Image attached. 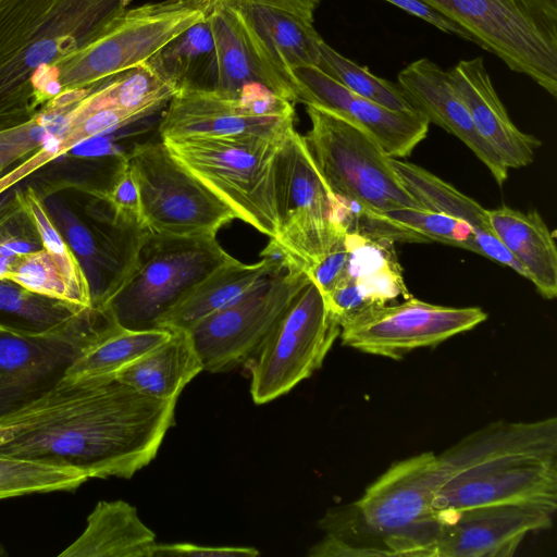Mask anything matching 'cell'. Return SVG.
<instances>
[{
	"label": "cell",
	"mask_w": 557,
	"mask_h": 557,
	"mask_svg": "<svg viewBox=\"0 0 557 557\" xmlns=\"http://www.w3.org/2000/svg\"><path fill=\"white\" fill-rule=\"evenodd\" d=\"M176 400L143 395L114 374L63 376L0 418V456L129 479L156 457Z\"/></svg>",
	"instance_id": "1"
},
{
	"label": "cell",
	"mask_w": 557,
	"mask_h": 557,
	"mask_svg": "<svg viewBox=\"0 0 557 557\" xmlns=\"http://www.w3.org/2000/svg\"><path fill=\"white\" fill-rule=\"evenodd\" d=\"M440 513L507 504L557 509V419L492 422L437 455Z\"/></svg>",
	"instance_id": "2"
},
{
	"label": "cell",
	"mask_w": 557,
	"mask_h": 557,
	"mask_svg": "<svg viewBox=\"0 0 557 557\" xmlns=\"http://www.w3.org/2000/svg\"><path fill=\"white\" fill-rule=\"evenodd\" d=\"M438 458L424 451L391 465L352 504L319 521L325 535L311 557H435L442 528L435 508Z\"/></svg>",
	"instance_id": "3"
},
{
	"label": "cell",
	"mask_w": 557,
	"mask_h": 557,
	"mask_svg": "<svg viewBox=\"0 0 557 557\" xmlns=\"http://www.w3.org/2000/svg\"><path fill=\"white\" fill-rule=\"evenodd\" d=\"M34 188L84 272L90 307L104 309L132 274L151 232L122 216L94 184L57 178Z\"/></svg>",
	"instance_id": "4"
},
{
	"label": "cell",
	"mask_w": 557,
	"mask_h": 557,
	"mask_svg": "<svg viewBox=\"0 0 557 557\" xmlns=\"http://www.w3.org/2000/svg\"><path fill=\"white\" fill-rule=\"evenodd\" d=\"M284 139L246 135L162 140L237 219L273 239L277 234L276 158Z\"/></svg>",
	"instance_id": "5"
},
{
	"label": "cell",
	"mask_w": 557,
	"mask_h": 557,
	"mask_svg": "<svg viewBox=\"0 0 557 557\" xmlns=\"http://www.w3.org/2000/svg\"><path fill=\"white\" fill-rule=\"evenodd\" d=\"M421 1L556 98L557 0Z\"/></svg>",
	"instance_id": "6"
},
{
	"label": "cell",
	"mask_w": 557,
	"mask_h": 557,
	"mask_svg": "<svg viewBox=\"0 0 557 557\" xmlns=\"http://www.w3.org/2000/svg\"><path fill=\"white\" fill-rule=\"evenodd\" d=\"M277 234L261 256H276L307 272L346 234L343 206L318 170L295 128L276 158Z\"/></svg>",
	"instance_id": "7"
},
{
	"label": "cell",
	"mask_w": 557,
	"mask_h": 557,
	"mask_svg": "<svg viewBox=\"0 0 557 557\" xmlns=\"http://www.w3.org/2000/svg\"><path fill=\"white\" fill-rule=\"evenodd\" d=\"M311 128L305 144L333 195L349 208L383 214L424 208L404 186L377 141L354 123L306 106Z\"/></svg>",
	"instance_id": "8"
},
{
	"label": "cell",
	"mask_w": 557,
	"mask_h": 557,
	"mask_svg": "<svg viewBox=\"0 0 557 557\" xmlns=\"http://www.w3.org/2000/svg\"><path fill=\"white\" fill-rule=\"evenodd\" d=\"M233 259L215 236L150 233L132 274L104 308L123 329H158L205 277Z\"/></svg>",
	"instance_id": "9"
},
{
	"label": "cell",
	"mask_w": 557,
	"mask_h": 557,
	"mask_svg": "<svg viewBox=\"0 0 557 557\" xmlns=\"http://www.w3.org/2000/svg\"><path fill=\"white\" fill-rule=\"evenodd\" d=\"M214 0H160L126 8L79 50L54 63L62 90L86 89L146 63L182 32L205 20Z\"/></svg>",
	"instance_id": "10"
},
{
	"label": "cell",
	"mask_w": 557,
	"mask_h": 557,
	"mask_svg": "<svg viewBox=\"0 0 557 557\" xmlns=\"http://www.w3.org/2000/svg\"><path fill=\"white\" fill-rule=\"evenodd\" d=\"M341 325L319 287L309 280L246 363L250 394L258 405L287 394L321 368Z\"/></svg>",
	"instance_id": "11"
},
{
	"label": "cell",
	"mask_w": 557,
	"mask_h": 557,
	"mask_svg": "<svg viewBox=\"0 0 557 557\" xmlns=\"http://www.w3.org/2000/svg\"><path fill=\"white\" fill-rule=\"evenodd\" d=\"M144 225L154 234L215 236L237 219L234 210L181 164L163 140L135 144L127 152Z\"/></svg>",
	"instance_id": "12"
},
{
	"label": "cell",
	"mask_w": 557,
	"mask_h": 557,
	"mask_svg": "<svg viewBox=\"0 0 557 557\" xmlns=\"http://www.w3.org/2000/svg\"><path fill=\"white\" fill-rule=\"evenodd\" d=\"M133 0H59L15 52L0 65V126L30 119L37 108L30 78L44 64L79 50Z\"/></svg>",
	"instance_id": "13"
},
{
	"label": "cell",
	"mask_w": 557,
	"mask_h": 557,
	"mask_svg": "<svg viewBox=\"0 0 557 557\" xmlns=\"http://www.w3.org/2000/svg\"><path fill=\"white\" fill-rule=\"evenodd\" d=\"M309 276L286 263L188 330L203 370L225 372L251 359Z\"/></svg>",
	"instance_id": "14"
},
{
	"label": "cell",
	"mask_w": 557,
	"mask_h": 557,
	"mask_svg": "<svg viewBox=\"0 0 557 557\" xmlns=\"http://www.w3.org/2000/svg\"><path fill=\"white\" fill-rule=\"evenodd\" d=\"M117 326L106 308L90 307L58 332L0 327V418L57 384L84 350Z\"/></svg>",
	"instance_id": "15"
},
{
	"label": "cell",
	"mask_w": 557,
	"mask_h": 557,
	"mask_svg": "<svg viewBox=\"0 0 557 557\" xmlns=\"http://www.w3.org/2000/svg\"><path fill=\"white\" fill-rule=\"evenodd\" d=\"M294 117L293 102L252 83L244 87L239 98L177 92L166 106L158 133L162 139L246 135L283 139L294 129Z\"/></svg>",
	"instance_id": "16"
},
{
	"label": "cell",
	"mask_w": 557,
	"mask_h": 557,
	"mask_svg": "<svg viewBox=\"0 0 557 557\" xmlns=\"http://www.w3.org/2000/svg\"><path fill=\"white\" fill-rule=\"evenodd\" d=\"M487 319L479 307L434 305L410 296L396 305L371 308L341 325L343 345L394 360L436 346Z\"/></svg>",
	"instance_id": "17"
},
{
	"label": "cell",
	"mask_w": 557,
	"mask_h": 557,
	"mask_svg": "<svg viewBox=\"0 0 557 557\" xmlns=\"http://www.w3.org/2000/svg\"><path fill=\"white\" fill-rule=\"evenodd\" d=\"M298 102L314 106L354 123L395 159L409 156L428 135L430 122L418 111H396L366 99L317 66L294 71Z\"/></svg>",
	"instance_id": "18"
},
{
	"label": "cell",
	"mask_w": 557,
	"mask_h": 557,
	"mask_svg": "<svg viewBox=\"0 0 557 557\" xmlns=\"http://www.w3.org/2000/svg\"><path fill=\"white\" fill-rule=\"evenodd\" d=\"M555 511L507 504L441 513L435 557H510L530 533L550 528Z\"/></svg>",
	"instance_id": "19"
},
{
	"label": "cell",
	"mask_w": 557,
	"mask_h": 557,
	"mask_svg": "<svg viewBox=\"0 0 557 557\" xmlns=\"http://www.w3.org/2000/svg\"><path fill=\"white\" fill-rule=\"evenodd\" d=\"M260 58L296 92L294 71L317 66L323 40L310 22L264 0H225Z\"/></svg>",
	"instance_id": "20"
},
{
	"label": "cell",
	"mask_w": 557,
	"mask_h": 557,
	"mask_svg": "<svg viewBox=\"0 0 557 557\" xmlns=\"http://www.w3.org/2000/svg\"><path fill=\"white\" fill-rule=\"evenodd\" d=\"M397 84L416 111L460 139L503 186L509 169L475 128L447 71L429 58H420L397 74Z\"/></svg>",
	"instance_id": "21"
},
{
	"label": "cell",
	"mask_w": 557,
	"mask_h": 557,
	"mask_svg": "<svg viewBox=\"0 0 557 557\" xmlns=\"http://www.w3.org/2000/svg\"><path fill=\"white\" fill-rule=\"evenodd\" d=\"M447 72L475 128L496 150L504 164L508 169L531 164L541 140L513 124L494 88L483 57L460 60Z\"/></svg>",
	"instance_id": "22"
},
{
	"label": "cell",
	"mask_w": 557,
	"mask_h": 557,
	"mask_svg": "<svg viewBox=\"0 0 557 557\" xmlns=\"http://www.w3.org/2000/svg\"><path fill=\"white\" fill-rule=\"evenodd\" d=\"M208 20L218 57V83L213 92L239 98L245 86L258 83L277 96L297 102L293 87L260 58L225 0H214Z\"/></svg>",
	"instance_id": "23"
},
{
	"label": "cell",
	"mask_w": 557,
	"mask_h": 557,
	"mask_svg": "<svg viewBox=\"0 0 557 557\" xmlns=\"http://www.w3.org/2000/svg\"><path fill=\"white\" fill-rule=\"evenodd\" d=\"M391 163L406 189L426 209L468 223L476 233L480 255L511 268L528 278L525 270L494 233L487 210L428 170L399 159Z\"/></svg>",
	"instance_id": "24"
},
{
	"label": "cell",
	"mask_w": 557,
	"mask_h": 557,
	"mask_svg": "<svg viewBox=\"0 0 557 557\" xmlns=\"http://www.w3.org/2000/svg\"><path fill=\"white\" fill-rule=\"evenodd\" d=\"M491 226L510 255L525 270L545 299L557 296V248L555 238L536 211L522 212L502 206L487 210Z\"/></svg>",
	"instance_id": "25"
},
{
	"label": "cell",
	"mask_w": 557,
	"mask_h": 557,
	"mask_svg": "<svg viewBox=\"0 0 557 557\" xmlns=\"http://www.w3.org/2000/svg\"><path fill=\"white\" fill-rule=\"evenodd\" d=\"M156 534L131 504L100 500L87 517L81 535L59 557H150Z\"/></svg>",
	"instance_id": "26"
},
{
	"label": "cell",
	"mask_w": 557,
	"mask_h": 557,
	"mask_svg": "<svg viewBox=\"0 0 557 557\" xmlns=\"http://www.w3.org/2000/svg\"><path fill=\"white\" fill-rule=\"evenodd\" d=\"M285 264L276 256H263L257 263L233 259L212 271L158 323V329L190 330L196 323L227 306L267 274Z\"/></svg>",
	"instance_id": "27"
},
{
	"label": "cell",
	"mask_w": 557,
	"mask_h": 557,
	"mask_svg": "<svg viewBox=\"0 0 557 557\" xmlns=\"http://www.w3.org/2000/svg\"><path fill=\"white\" fill-rule=\"evenodd\" d=\"M202 370L189 332L174 330L164 342L114 375L143 395L168 400L177 399L184 386Z\"/></svg>",
	"instance_id": "28"
},
{
	"label": "cell",
	"mask_w": 557,
	"mask_h": 557,
	"mask_svg": "<svg viewBox=\"0 0 557 557\" xmlns=\"http://www.w3.org/2000/svg\"><path fill=\"white\" fill-rule=\"evenodd\" d=\"M145 64L176 94L213 92L218 83V57L208 16L171 39Z\"/></svg>",
	"instance_id": "29"
},
{
	"label": "cell",
	"mask_w": 557,
	"mask_h": 557,
	"mask_svg": "<svg viewBox=\"0 0 557 557\" xmlns=\"http://www.w3.org/2000/svg\"><path fill=\"white\" fill-rule=\"evenodd\" d=\"M345 242L347 263L339 282L355 286L370 309L387 305L399 296L404 299L411 296L405 285L393 242L354 231H347Z\"/></svg>",
	"instance_id": "30"
},
{
	"label": "cell",
	"mask_w": 557,
	"mask_h": 557,
	"mask_svg": "<svg viewBox=\"0 0 557 557\" xmlns=\"http://www.w3.org/2000/svg\"><path fill=\"white\" fill-rule=\"evenodd\" d=\"M87 308L36 294L0 278V327L24 334H47L71 325Z\"/></svg>",
	"instance_id": "31"
},
{
	"label": "cell",
	"mask_w": 557,
	"mask_h": 557,
	"mask_svg": "<svg viewBox=\"0 0 557 557\" xmlns=\"http://www.w3.org/2000/svg\"><path fill=\"white\" fill-rule=\"evenodd\" d=\"M170 335L171 331L166 329L133 331L117 326L84 350L67 368L64 376L114 374Z\"/></svg>",
	"instance_id": "32"
},
{
	"label": "cell",
	"mask_w": 557,
	"mask_h": 557,
	"mask_svg": "<svg viewBox=\"0 0 557 557\" xmlns=\"http://www.w3.org/2000/svg\"><path fill=\"white\" fill-rule=\"evenodd\" d=\"M74 106L47 102L30 119L0 126V177L51 138L65 135L72 125Z\"/></svg>",
	"instance_id": "33"
},
{
	"label": "cell",
	"mask_w": 557,
	"mask_h": 557,
	"mask_svg": "<svg viewBox=\"0 0 557 557\" xmlns=\"http://www.w3.org/2000/svg\"><path fill=\"white\" fill-rule=\"evenodd\" d=\"M317 67L352 92L380 106L396 111H416L397 83L372 74L342 55L324 40L319 48Z\"/></svg>",
	"instance_id": "34"
},
{
	"label": "cell",
	"mask_w": 557,
	"mask_h": 557,
	"mask_svg": "<svg viewBox=\"0 0 557 557\" xmlns=\"http://www.w3.org/2000/svg\"><path fill=\"white\" fill-rule=\"evenodd\" d=\"M88 480L75 470L0 456V500L32 494L73 492Z\"/></svg>",
	"instance_id": "35"
},
{
	"label": "cell",
	"mask_w": 557,
	"mask_h": 557,
	"mask_svg": "<svg viewBox=\"0 0 557 557\" xmlns=\"http://www.w3.org/2000/svg\"><path fill=\"white\" fill-rule=\"evenodd\" d=\"M21 197L37 226L44 248L52 255L61 268L75 302L84 307H90L89 289L84 272L74 253L51 222L37 190L34 186L27 185L25 188H21Z\"/></svg>",
	"instance_id": "36"
},
{
	"label": "cell",
	"mask_w": 557,
	"mask_h": 557,
	"mask_svg": "<svg viewBox=\"0 0 557 557\" xmlns=\"http://www.w3.org/2000/svg\"><path fill=\"white\" fill-rule=\"evenodd\" d=\"M44 248L37 226L25 208L21 188L0 196V278L12 261L24 253Z\"/></svg>",
	"instance_id": "37"
},
{
	"label": "cell",
	"mask_w": 557,
	"mask_h": 557,
	"mask_svg": "<svg viewBox=\"0 0 557 557\" xmlns=\"http://www.w3.org/2000/svg\"><path fill=\"white\" fill-rule=\"evenodd\" d=\"M382 215L422 235L428 242L435 240L480 255L475 231L461 220L421 208H403Z\"/></svg>",
	"instance_id": "38"
},
{
	"label": "cell",
	"mask_w": 557,
	"mask_h": 557,
	"mask_svg": "<svg viewBox=\"0 0 557 557\" xmlns=\"http://www.w3.org/2000/svg\"><path fill=\"white\" fill-rule=\"evenodd\" d=\"M4 278L36 294L76 304L61 268L45 248L16 257Z\"/></svg>",
	"instance_id": "39"
},
{
	"label": "cell",
	"mask_w": 557,
	"mask_h": 557,
	"mask_svg": "<svg viewBox=\"0 0 557 557\" xmlns=\"http://www.w3.org/2000/svg\"><path fill=\"white\" fill-rule=\"evenodd\" d=\"M59 0L0 1V65L42 22Z\"/></svg>",
	"instance_id": "40"
},
{
	"label": "cell",
	"mask_w": 557,
	"mask_h": 557,
	"mask_svg": "<svg viewBox=\"0 0 557 557\" xmlns=\"http://www.w3.org/2000/svg\"><path fill=\"white\" fill-rule=\"evenodd\" d=\"M106 195L122 216L144 225L139 190L128 159L115 172Z\"/></svg>",
	"instance_id": "41"
},
{
	"label": "cell",
	"mask_w": 557,
	"mask_h": 557,
	"mask_svg": "<svg viewBox=\"0 0 557 557\" xmlns=\"http://www.w3.org/2000/svg\"><path fill=\"white\" fill-rule=\"evenodd\" d=\"M347 233V232H346ZM345 236L308 272L309 278L326 295L343 278L347 263Z\"/></svg>",
	"instance_id": "42"
},
{
	"label": "cell",
	"mask_w": 557,
	"mask_h": 557,
	"mask_svg": "<svg viewBox=\"0 0 557 557\" xmlns=\"http://www.w3.org/2000/svg\"><path fill=\"white\" fill-rule=\"evenodd\" d=\"M259 552L255 547L244 546H203L190 543L159 544L152 548L150 557L191 556V557H255Z\"/></svg>",
	"instance_id": "43"
},
{
	"label": "cell",
	"mask_w": 557,
	"mask_h": 557,
	"mask_svg": "<svg viewBox=\"0 0 557 557\" xmlns=\"http://www.w3.org/2000/svg\"><path fill=\"white\" fill-rule=\"evenodd\" d=\"M386 2H389L399 9L404 10L405 12L419 17L431 25L435 26L440 30L455 35L460 37L461 39L471 41V38L468 36V34L458 27L456 24L441 15L438 12L433 10L428 4L423 3L421 0H384ZM472 42V41H471Z\"/></svg>",
	"instance_id": "44"
},
{
	"label": "cell",
	"mask_w": 557,
	"mask_h": 557,
	"mask_svg": "<svg viewBox=\"0 0 557 557\" xmlns=\"http://www.w3.org/2000/svg\"><path fill=\"white\" fill-rule=\"evenodd\" d=\"M280 8L286 9L297 15L313 22V16L321 0H264Z\"/></svg>",
	"instance_id": "45"
},
{
	"label": "cell",
	"mask_w": 557,
	"mask_h": 557,
	"mask_svg": "<svg viewBox=\"0 0 557 557\" xmlns=\"http://www.w3.org/2000/svg\"><path fill=\"white\" fill-rule=\"evenodd\" d=\"M1 1V0H0Z\"/></svg>",
	"instance_id": "46"
}]
</instances>
